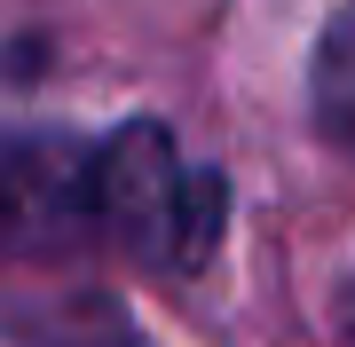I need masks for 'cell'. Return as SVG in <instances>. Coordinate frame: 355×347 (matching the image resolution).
<instances>
[{
	"label": "cell",
	"instance_id": "obj_1",
	"mask_svg": "<svg viewBox=\"0 0 355 347\" xmlns=\"http://www.w3.org/2000/svg\"><path fill=\"white\" fill-rule=\"evenodd\" d=\"M229 213L221 174L190 166L158 118H135L95 150V229H111L142 269H205Z\"/></svg>",
	"mask_w": 355,
	"mask_h": 347
},
{
	"label": "cell",
	"instance_id": "obj_2",
	"mask_svg": "<svg viewBox=\"0 0 355 347\" xmlns=\"http://www.w3.org/2000/svg\"><path fill=\"white\" fill-rule=\"evenodd\" d=\"M95 229V150L71 134H0V260H55Z\"/></svg>",
	"mask_w": 355,
	"mask_h": 347
},
{
	"label": "cell",
	"instance_id": "obj_3",
	"mask_svg": "<svg viewBox=\"0 0 355 347\" xmlns=\"http://www.w3.org/2000/svg\"><path fill=\"white\" fill-rule=\"evenodd\" d=\"M316 127L340 158H355V0L316 39Z\"/></svg>",
	"mask_w": 355,
	"mask_h": 347
}]
</instances>
